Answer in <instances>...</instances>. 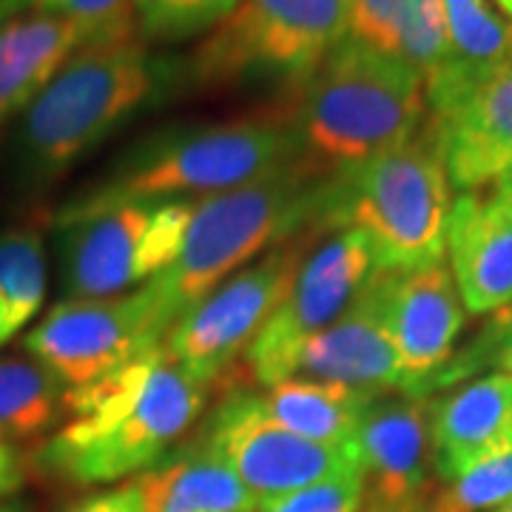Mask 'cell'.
I'll return each instance as SVG.
<instances>
[{
  "label": "cell",
  "mask_w": 512,
  "mask_h": 512,
  "mask_svg": "<svg viewBox=\"0 0 512 512\" xmlns=\"http://www.w3.org/2000/svg\"><path fill=\"white\" fill-rule=\"evenodd\" d=\"M211 390L168 362L160 345L97 382L66 390L72 421L40 444L37 467L72 484L146 473L200 419Z\"/></svg>",
  "instance_id": "obj_1"
},
{
  "label": "cell",
  "mask_w": 512,
  "mask_h": 512,
  "mask_svg": "<svg viewBox=\"0 0 512 512\" xmlns=\"http://www.w3.org/2000/svg\"><path fill=\"white\" fill-rule=\"evenodd\" d=\"M316 177L410 140L427 120L424 80L399 55L345 37L282 109Z\"/></svg>",
  "instance_id": "obj_2"
},
{
  "label": "cell",
  "mask_w": 512,
  "mask_h": 512,
  "mask_svg": "<svg viewBox=\"0 0 512 512\" xmlns=\"http://www.w3.org/2000/svg\"><path fill=\"white\" fill-rule=\"evenodd\" d=\"M325 197L328 177L293 168L194 202L180 254L163 274L146 282L168 330L205 293L259 254L305 231H319Z\"/></svg>",
  "instance_id": "obj_3"
},
{
  "label": "cell",
  "mask_w": 512,
  "mask_h": 512,
  "mask_svg": "<svg viewBox=\"0 0 512 512\" xmlns=\"http://www.w3.org/2000/svg\"><path fill=\"white\" fill-rule=\"evenodd\" d=\"M450 208L453 185L424 120L410 140L330 174L319 231L356 228L382 271H419L447 254Z\"/></svg>",
  "instance_id": "obj_4"
},
{
  "label": "cell",
  "mask_w": 512,
  "mask_h": 512,
  "mask_svg": "<svg viewBox=\"0 0 512 512\" xmlns=\"http://www.w3.org/2000/svg\"><path fill=\"white\" fill-rule=\"evenodd\" d=\"M160 92V66L140 37L86 43L23 111L18 148L35 180H55Z\"/></svg>",
  "instance_id": "obj_5"
},
{
  "label": "cell",
  "mask_w": 512,
  "mask_h": 512,
  "mask_svg": "<svg viewBox=\"0 0 512 512\" xmlns=\"http://www.w3.org/2000/svg\"><path fill=\"white\" fill-rule=\"evenodd\" d=\"M305 168L282 111L214 126L174 128L128 151L103 183L80 194L92 202L211 197Z\"/></svg>",
  "instance_id": "obj_6"
},
{
  "label": "cell",
  "mask_w": 512,
  "mask_h": 512,
  "mask_svg": "<svg viewBox=\"0 0 512 512\" xmlns=\"http://www.w3.org/2000/svg\"><path fill=\"white\" fill-rule=\"evenodd\" d=\"M191 211V200L66 202L52 220L63 296H123L163 274L183 248Z\"/></svg>",
  "instance_id": "obj_7"
},
{
  "label": "cell",
  "mask_w": 512,
  "mask_h": 512,
  "mask_svg": "<svg viewBox=\"0 0 512 512\" xmlns=\"http://www.w3.org/2000/svg\"><path fill=\"white\" fill-rule=\"evenodd\" d=\"M348 37V0H242L197 46L200 86L282 83L296 92Z\"/></svg>",
  "instance_id": "obj_8"
},
{
  "label": "cell",
  "mask_w": 512,
  "mask_h": 512,
  "mask_svg": "<svg viewBox=\"0 0 512 512\" xmlns=\"http://www.w3.org/2000/svg\"><path fill=\"white\" fill-rule=\"evenodd\" d=\"M311 242L308 231L288 239L205 293L168 330L163 342L168 362L228 393L245 350L291 291Z\"/></svg>",
  "instance_id": "obj_9"
},
{
  "label": "cell",
  "mask_w": 512,
  "mask_h": 512,
  "mask_svg": "<svg viewBox=\"0 0 512 512\" xmlns=\"http://www.w3.org/2000/svg\"><path fill=\"white\" fill-rule=\"evenodd\" d=\"M376 268V254L356 228H336L325 242L313 245L288 296L245 350L231 390L245 384L265 390L291 379L299 350L342 316Z\"/></svg>",
  "instance_id": "obj_10"
},
{
  "label": "cell",
  "mask_w": 512,
  "mask_h": 512,
  "mask_svg": "<svg viewBox=\"0 0 512 512\" xmlns=\"http://www.w3.org/2000/svg\"><path fill=\"white\" fill-rule=\"evenodd\" d=\"M197 447L222 461L259 504L325 478L362 473L353 444L339 447L296 436L271 419L259 393L245 387L228 390L205 421Z\"/></svg>",
  "instance_id": "obj_11"
},
{
  "label": "cell",
  "mask_w": 512,
  "mask_h": 512,
  "mask_svg": "<svg viewBox=\"0 0 512 512\" xmlns=\"http://www.w3.org/2000/svg\"><path fill=\"white\" fill-rule=\"evenodd\" d=\"M168 325L148 285L109 299H63L26 333L23 350L69 390L86 387L157 350Z\"/></svg>",
  "instance_id": "obj_12"
},
{
  "label": "cell",
  "mask_w": 512,
  "mask_h": 512,
  "mask_svg": "<svg viewBox=\"0 0 512 512\" xmlns=\"http://www.w3.org/2000/svg\"><path fill=\"white\" fill-rule=\"evenodd\" d=\"M387 333L407 373V396L424 399L439 387L464 328V302L450 268L439 262L419 271H382Z\"/></svg>",
  "instance_id": "obj_13"
},
{
  "label": "cell",
  "mask_w": 512,
  "mask_h": 512,
  "mask_svg": "<svg viewBox=\"0 0 512 512\" xmlns=\"http://www.w3.org/2000/svg\"><path fill=\"white\" fill-rule=\"evenodd\" d=\"M365 478L362 512H399L433 484L430 404L402 390L370 396L353 436Z\"/></svg>",
  "instance_id": "obj_14"
},
{
  "label": "cell",
  "mask_w": 512,
  "mask_h": 512,
  "mask_svg": "<svg viewBox=\"0 0 512 512\" xmlns=\"http://www.w3.org/2000/svg\"><path fill=\"white\" fill-rule=\"evenodd\" d=\"M450 185L470 191L512 171V60L427 109Z\"/></svg>",
  "instance_id": "obj_15"
},
{
  "label": "cell",
  "mask_w": 512,
  "mask_h": 512,
  "mask_svg": "<svg viewBox=\"0 0 512 512\" xmlns=\"http://www.w3.org/2000/svg\"><path fill=\"white\" fill-rule=\"evenodd\" d=\"M447 254L467 311L512 308V171L453 200Z\"/></svg>",
  "instance_id": "obj_16"
},
{
  "label": "cell",
  "mask_w": 512,
  "mask_h": 512,
  "mask_svg": "<svg viewBox=\"0 0 512 512\" xmlns=\"http://www.w3.org/2000/svg\"><path fill=\"white\" fill-rule=\"evenodd\" d=\"M293 376L350 384L367 393H407V373L384 325L379 268L342 316L299 350Z\"/></svg>",
  "instance_id": "obj_17"
},
{
  "label": "cell",
  "mask_w": 512,
  "mask_h": 512,
  "mask_svg": "<svg viewBox=\"0 0 512 512\" xmlns=\"http://www.w3.org/2000/svg\"><path fill=\"white\" fill-rule=\"evenodd\" d=\"M512 453V376H481L430 404L433 476L453 481L490 458Z\"/></svg>",
  "instance_id": "obj_18"
},
{
  "label": "cell",
  "mask_w": 512,
  "mask_h": 512,
  "mask_svg": "<svg viewBox=\"0 0 512 512\" xmlns=\"http://www.w3.org/2000/svg\"><path fill=\"white\" fill-rule=\"evenodd\" d=\"M80 46L83 35L60 18L18 15L0 23V123L29 109Z\"/></svg>",
  "instance_id": "obj_19"
},
{
  "label": "cell",
  "mask_w": 512,
  "mask_h": 512,
  "mask_svg": "<svg viewBox=\"0 0 512 512\" xmlns=\"http://www.w3.org/2000/svg\"><path fill=\"white\" fill-rule=\"evenodd\" d=\"M134 484L146 512H256L259 507V498L200 447L163 458Z\"/></svg>",
  "instance_id": "obj_20"
},
{
  "label": "cell",
  "mask_w": 512,
  "mask_h": 512,
  "mask_svg": "<svg viewBox=\"0 0 512 512\" xmlns=\"http://www.w3.org/2000/svg\"><path fill=\"white\" fill-rule=\"evenodd\" d=\"M450 55L424 80L427 109L450 100L461 89L512 60V23L487 0H441Z\"/></svg>",
  "instance_id": "obj_21"
},
{
  "label": "cell",
  "mask_w": 512,
  "mask_h": 512,
  "mask_svg": "<svg viewBox=\"0 0 512 512\" xmlns=\"http://www.w3.org/2000/svg\"><path fill=\"white\" fill-rule=\"evenodd\" d=\"M373 393L339 382H319L305 376L282 379L274 387H265L259 399L271 419L288 427L302 439L319 444L350 447L365 416V407Z\"/></svg>",
  "instance_id": "obj_22"
},
{
  "label": "cell",
  "mask_w": 512,
  "mask_h": 512,
  "mask_svg": "<svg viewBox=\"0 0 512 512\" xmlns=\"http://www.w3.org/2000/svg\"><path fill=\"white\" fill-rule=\"evenodd\" d=\"M66 390L35 356L0 359V441H26L52 430L66 410Z\"/></svg>",
  "instance_id": "obj_23"
},
{
  "label": "cell",
  "mask_w": 512,
  "mask_h": 512,
  "mask_svg": "<svg viewBox=\"0 0 512 512\" xmlns=\"http://www.w3.org/2000/svg\"><path fill=\"white\" fill-rule=\"evenodd\" d=\"M49 262L37 225L6 228L0 234V348L12 342L46 299Z\"/></svg>",
  "instance_id": "obj_24"
},
{
  "label": "cell",
  "mask_w": 512,
  "mask_h": 512,
  "mask_svg": "<svg viewBox=\"0 0 512 512\" xmlns=\"http://www.w3.org/2000/svg\"><path fill=\"white\" fill-rule=\"evenodd\" d=\"M18 15H49L66 20L86 43L140 37L134 0H0V23Z\"/></svg>",
  "instance_id": "obj_25"
},
{
  "label": "cell",
  "mask_w": 512,
  "mask_h": 512,
  "mask_svg": "<svg viewBox=\"0 0 512 512\" xmlns=\"http://www.w3.org/2000/svg\"><path fill=\"white\" fill-rule=\"evenodd\" d=\"M242 0H134L143 43H180L208 35Z\"/></svg>",
  "instance_id": "obj_26"
},
{
  "label": "cell",
  "mask_w": 512,
  "mask_h": 512,
  "mask_svg": "<svg viewBox=\"0 0 512 512\" xmlns=\"http://www.w3.org/2000/svg\"><path fill=\"white\" fill-rule=\"evenodd\" d=\"M450 55L447 20L441 0H407L399 35V57L427 80Z\"/></svg>",
  "instance_id": "obj_27"
},
{
  "label": "cell",
  "mask_w": 512,
  "mask_h": 512,
  "mask_svg": "<svg viewBox=\"0 0 512 512\" xmlns=\"http://www.w3.org/2000/svg\"><path fill=\"white\" fill-rule=\"evenodd\" d=\"M362 507H365V478L362 473H348L262 501L256 512H362Z\"/></svg>",
  "instance_id": "obj_28"
},
{
  "label": "cell",
  "mask_w": 512,
  "mask_h": 512,
  "mask_svg": "<svg viewBox=\"0 0 512 512\" xmlns=\"http://www.w3.org/2000/svg\"><path fill=\"white\" fill-rule=\"evenodd\" d=\"M407 0H348V37L399 55V35Z\"/></svg>",
  "instance_id": "obj_29"
},
{
  "label": "cell",
  "mask_w": 512,
  "mask_h": 512,
  "mask_svg": "<svg viewBox=\"0 0 512 512\" xmlns=\"http://www.w3.org/2000/svg\"><path fill=\"white\" fill-rule=\"evenodd\" d=\"M66 512H146L143 510V498L134 481L100 490V493L86 495L80 501H74Z\"/></svg>",
  "instance_id": "obj_30"
},
{
  "label": "cell",
  "mask_w": 512,
  "mask_h": 512,
  "mask_svg": "<svg viewBox=\"0 0 512 512\" xmlns=\"http://www.w3.org/2000/svg\"><path fill=\"white\" fill-rule=\"evenodd\" d=\"M20 484H23V461H20V453L0 441V501L12 498V493H18Z\"/></svg>",
  "instance_id": "obj_31"
},
{
  "label": "cell",
  "mask_w": 512,
  "mask_h": 512,
  "mask_svg": "<svg viewBox=\"0 0 512 512\" xmlns=\"http://www.w3.org/2000/svg\"><path fill=\"white\" fill-rule=\"evenodd\" d=\"M0 512H35L26 501H20V498H6V501H0Z\"/></svg>",
  "instance_id": "obj_32"
},
{
  "label": "cell",
  "mask_w": 512,
  "mask_h": 512,
  "mask_svg": "<svg viewBox=\"0 0 512 512\" xmlns=\"http://www.w3.org/2000/svg\"><path fill=\"white\" fill-rule=\"evenodd\" d=\"M501 365L507 367V373L512 376V336H510V342L504 345V350H501Z\"/></svg>",
  "instance_id": "obj_33"
},
{
  "label": "cell",
  "mask_w": 512,
  "mask_h": 512,
  "mask_svg": "<svg viewBox=\"0 0 512 512\" xmlns=\"http://www.w3.org/2000/svg\"><path fill=\"white\" fill-rule=\"evenodd\" d=\"M490 512H512V498H510V501H504V504H498V507H495V510H490Z\"/></svg>",
  "instance_id": "obj_34"
},
{
  "label": "cell",
  "mask_w": 512,
  "mask_h": 512,
  "mask_svg": "<svg viewBox=\"0 0 512 512\" xmlns=\"http://www.w3.org/2000/svg\"><path fill=\"white\" fill-rule=\"evenodd\" d=\"M495 3H498V6H501V3H504V0H495Z\"/></svg>",
  "instance_id": "obj_35"
}]
</instances>
